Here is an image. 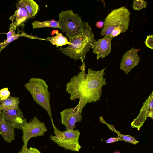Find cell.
Segmentation results:
<instances>
[{
	"instance_id": "28",
	"label": "cell",
	"mask_w": 153,
	"mask_h": 153,
	"mask_svg": "<svg viewBox=\"0 0 153 153\" xmlns=\"http://www.w3.org/2000/svg\"><path fill=\"white\" fill-rule=\"evenodd\" d=\"M118 141H124V140L121 137L118 136L117 137H112L109 138L106 140V143H111Z\"/></svg>"
},
{
	"instance_id": "3",
	"label": "cell",
	"mask_w": 153,
	"mask_h": 153,
	"mask_svg": "<svg viewBox=\"0 0 153 153\" xmlns=\"http://www.w3.org/2000/svg\"><path fill=\"white\" fill-rule=\"evenodd\" d=\"M130 16L129 11L124 7L113 10L105 18L101 36H109L116 28H120L122 33L126 32L128 28Z\"/></svg>"
},
{
	"instance_id": "22",
	"label": "cell",
	"mask_w": 153,
	"mask_h": 153,
	"mask_svg": "<svg viewBox=\"0 0 153 153\" xmlns=\"http://www.w3.org/2000/svg\"><path fill=\"white\" fill-rule=\"evenodd\" d=\"M10 92L7 87L4 88L0 90V98L1 100H4L10 96Z\"/></svg>"
},
{
	"instance_id": "11",
	"label": "cell",
	"mask_w": 153,
	"mask_h": 153,
	"mask_svg": "<svg viewBox=\"0 0 153 153\" xmlns=\"http://www.w3.org/2000/svg\"><path fill=\"white\" fill-rule=\"evenodd\" d=\"M1 115L5 120L13 126L15 128L22 130L23 127L27 123L24 117L22 112L19 108L1 112Z\"/></svg>"
},
{
	"instance_id": "1",
	"label": "cell",
	"mask_w": 153,
	"mask_h": 153,
	"mask_svg": "<svg viewBox=\"0 0 153 153\" xmlns=\"http://www.w3.org/2000/svg\"><path fill=\"white\" fill-rule=\"evenodd\" d=\"M107 68L98 71L88 68L87 74L85 72V68H82L67 84L66 91L70 94V100L75 101L79 99L78 104L74 108L79 113L81 114L87 104L100 100L102 88L106 84V79L104 78V75Z\"/></svg>"
},
{
	"instance_id": "30",
	"label": "cell",
	"mask_w": 153,
	"mask_h": 153,
	"mask_svg": "<svg viewBox=\"0 0 153 153\" xmlns=\"http://www.w3.org/2000/svg\"><path fill=\"white\" fill-rule=\"evenodd\" d=\"M113 153H120V152L119 151H117L114 152Z\"/></svg>"
},
{
	"instance_id": "2",
	"label": "cell",
	"mask_w": 153,
	"mask_h": 153,
	"mask_svg": "<svg viewBox=\"0 0 153 153\" xmlns=\"http://www.w3.org/2000/svg\"><path fill=\"white\" fill-rule=\"evenodd\" d=\"M86 27L80 36L71 38L66 35L69 39L70 45L65 48H61L58 50L64 55L75 61L81 60L82 65L85 64L83 61L86 53L91 48L96 40L94 35L88 22H85Z\"/></svg>"
},
{
	"instance_id": "17",
	"label": "cell",
	"mask_w": 153,
	"mask_h": 153,
	"mask_svg": "<svg viewBox=\"0 0 153 153\" xmlns=\"http://www.w3.org/2000/svg\"><path fill=\"white\" fill-rule=\"evenodd\" d=\"M43 40L49 41L53 45L57 46H62L66 44L70 45L71 43L61 33H58L53 36L42 39Z\"/></svg>"
},
{
	"instance_id": "18",
	"label": "cell",
	"mask_w": 153,
	"mask_h": 153,
	"mask_svg": "<svg viewBox=\"0 0 153 153\" xmlns=\"http://www.w3.org/2000/svg\"><path fill=\"white\" fill-rule=\"evenodd\" d=\"M59 21L47 20L44 21H35L32 23L33 29L46 27L59 28Z\"/></svg>"
},
{
	"instance_id": "8",
	"label": "cell",
	"mask_w": 153,
	"mask_h": 153,
	"mask_svg": "<svg viewBox=\"0 0 153 153\" xmlns=\"http://www.w3.org/2000/svg\"><path fill=\"white\" fill-rule=\"evenodd\" d=\"M148 117L153 119V92L143 104L139 114L131 123L132 128H137L138 130L142 126Z\"/></svg>"
},
{
	"instance_id": "15",
	"label": "cell",
	"mask_w": 153,
	"mask_h": 153,
	"mask_svg": "<svg viewBox=\"0 0 153 153\" xmlns=\"http://www.w3.org/2000/svg\"><path fill=\"white\" fill-rule=\"evenodd\" d=\"M19 103V97L10 96L4 100H1V110L2 111L5 112L11 110L18 109Z\"/></svg>"
},
{
	"instance_id": "29",
	"label": "cell",
	"mask_w": 153,
	"mask_h": 153,
	"mask_svg": "<svg viewBox=\"0 0 153 153\" xmlns=\"http://www.w3.org/2000/svg\"><path fill=\"white\" fill-rule=\"evenodd\" d=\"M104 22L102 21H98L96 23V26L99 29L102 28L104 26Z\"/></svg>"
},
{
	"instance_id": "19",
	"label": "cell",
	"mask_w": 153,
	"mask_h": 153,
	"mask_svg": "<svg viewBox=\"0 0 153 153\" xmlns=\"http://www.w3.org/2000/svg\"><path fill=\"white\" fill-rule=\"evenodd\" d=\"M22 37H27L33 39L34 38V37L25 33L23 30H19L17 32V34H16L14 36L7 39L3 42H0V53L1 50L4 48L10 43Z\"/></svg>"
},
{
	"instance_id": "26",
	"label": "cell",
	"mask_w": 153,
	"mask_h": 153,
	"mask_svg": "<svg viewBox=\"0 0 153 153\" xmlns=\"http://www.w3.org/2000/svg\"><path fill=\"white\" fill-rule=\"evenodd\" d=\"M21 153H41L40 152L35 148L30 147L27 148Z\"/></svg>"
},
{
	"instance_id": "20",
	"label": "cell",
	"mask_w": 153,
	"mask_h": 153,
	"mask_svg": "<svg viewBox=\"0 0 153 153\" xmlns=\"http://www.w3.org/2000/svg\"><path fill=\"white\" fill-rule=\"evenodd\" d=\"M147 2L144 0H134L132 7L134 10H139L146 8Z\"/></svg>"
},
{
	"instance_id": "27",
	"label": "cell",
	"mask_w": 153,
	"mask_h": 153,
	"mask_svg": "<svg viewBox=\"0 0 153 153\" xmlns=\"http://www.w3.org/2000/svg\"><path fill=\"white\" fill-rule=\"evenodd\" d=\"M99 118L100 122H101L103 124H106L108 127L109 129H110L111 131L115 132V131L116 130L114 126L111 125L107 123L105 121L102 117L100 116L99 117Z\"/></svg>"
},
{
	"instance_id": "10",
	"label": "cell",
	"mask_w": 153,
	"mask_h": 153,
	"mask_svg": "<svg viewBox=\"0 0 153 153\" xmlns=\"http://www.w3.org/2000/svg\"><path fill=\"white\" fill-rule=\"evenodd\" d=\"M61 123L64 125L66 130H73L76 127L77 122H81L82 115L74 108L65 109L60 113Z\"/></svg>"
},
{
	"instance_id": "6",
	"label": "cell",
	"mask_w": 153,
	"mask_h": 153,
	"mask_svg": "<svg viewBox=\"0 0 153 153\" xmlns=\"http://www.w3.org/2000/svg\"><path fill=\"white\" fill-rule=\"evenodd\" d=\"M80 134L78 129L66 130L61 132L58 137L56 135H51L50 138L66 150L78 152L81 148L79 142Z\"/></svg>"
},
{
	"instance_id": "23",
	"label": "cell",
	"mask_w": 153,
	"mask_h": 153,
	"mask_svg": "<svg viewBox=\"0 0 153 153\" xmlns=\"http://www.w3.org/2000/svg\"><path fill=\"white\" fill-rule=\"evenodd\" d=\"M148 48L153 49V35H148L144 42Z\"/></svg>"
},
{
	"instance_id": "9",
	"label": "cell",
	"mask_w": 153,
	"mask_h": 153,
	"mask_svg": "<svg viewBox=\"0 0 153 153\" xmlns=\"http://www.w3.org/2000/svg\"><path fill=\"white\" fill-rule=\"evenodd\" d=\"M138 49L132 47L123 55L120 65V69L126 74L138 64L140 58L137 54Z\"/></svg>"
},
{
	"instance_id": "14",
	"label": "cell",
	"mask_w": 153,
	"mask_h": 153,
	"mask_svg": "<svg viewBox=\"0 0 153 153\" xmlns=\"http://www.w3.org/2000/svg\"><path fill=\"white\" fill-rule=\"evenodd\" d=\"M14 128L13 126L7 122L0 114V134L5 141L11 143L14 140Z\"/></svg>"
},
{
	"instance_id": "31",
	"label": "cell",
	"mask_w": 153,
	"mask_h": 153,
	"mask_svg": "<svg viewBox=\"0 0 153 153\" xmlns=\"http://www.w3.org/2000/svg\"><path fill=\"white\" fill-rule=\"evenodd\" d=\"M1 100L0 99V114H1V108H0V106H1Z\"/></svg>"
},
{
	"instance_id": "12",
	"label": "cell",
	"mask_w": 153,
	"mask_h": 153,
	"mask_svg": "<svg viewBox=\"0 0 153 153\" xmlns=\"http://www.w3.org/2000/svg\"><path fill=\"white\" fill-rule=\"evenodd\" d=\"M113 38L109 36H105L101 39L96 41L92 45L93 52L97 55V59L107 56L111 50V42Z\"/></svg>"
},
{
	"instance_id": "7",
	"label": "cell",
	"mask_w": 153,
	"mask_h": 153,
	"mask_svg": "<svg viewBox=\"0 0 153 153\" xmlns=\"http://www.w3.org/2000/svg\"><path fill=\"white\" fill-rule=\"evenodd\" d=\"M22 139L23 145L21 152L27 148L29 140L32 137H36L44 135L47 129L44 123H42L36 116L23 127Z\"/></svg>"
},
{
	"instance_id": "21",
	"label": "cell",
	"mask_w": 153,
	"mask_h": 153,
	"mask_svg": "<svg viewBox=\"0 0 153 153\" xmlns=\"http://www.w3.org/2000/svg\"><path fill=\"white\" fill-rule=\"evenodd\" d=\"M115 132L117 134L118 136L121 137L125 142L134 145L139 142V141L137 140L134 137L131 136L123 134L117 130L115 131Z\"/></svg>"
},
{
	"instance_id": "16",
	"label": "cell",
	"mask_w": 153,
	"mask_h": 153,
	"mask_svg": "<svg viewBox=\"0 0 153 153\" xmlns=\"http://www.w3.org/2000/svg\"><path fill=\"white\" fill-rule=\"evenodd\" d=\"M17 3L26 9L29 14L30 18L34 17L38 11L39 6L33 0L17 1Z\"/></svg>"
},
{
	"instance_id": "32",
	"label": "cell",
	"mask_w": 153,
	"mask_h": 153,
	"mask_svg": "<svg viewBox=\"0 0 153 153\" xmlns=\"http://www.w3.org/2000/svg\"><path fill=\"white\" fill-rule=\"evenodd\" d=\"M18 153H21V151H20Z\"/></svg>"
},
{
	"instance_id": "5",
	"label": "cell",
	"mask_w": 153,
	"mask_h": 153,
	"mask_svg": "<svg viewBox=\"0 0 153 153\" xmlns=\"http://www.w3.org/2000/svg\"><path fill=\"white\" fill-rule=\"evenodd\" d=\"M59 28L71 38L81 35L86 27L85 21H82L78 14L72 10L63 11L59 15Z\"/></svg>"
},
{
	"instance_id": "24",
	"label": "cell",
	"mask_w": 153,
	"mask_h": 153,
	"mask_svg": "<svg viewBox=\"0 0 153 153\" xmlns=\"http://www.w3.org/2000/svg\"><path fill=\"white\" fill-rule=\"evenodd\" d=\"M16 28L11 23L9 26V31L7 33V39L14 36L16 34L15 33V31Z\"/></svg>"
},
{
	"instance_id": "13",
	"label": "cell",
	"mask_w": 153,
	"mask_h": 153,
	"mask_svg": "<svg viewBox=\"0 0 153 153\" xmlns=\"http://www.w3.org/2000/svg\"><path fill=\"white\" fill-rule=\"evenodd\" d=\"M16 6L17 10L9 19L16 28L18 27L21 26L23 29L25 26V23L28 19H30V17L25 9L17 3L16 4Z\"/></svg>"
},
{
	"instance_id": "4",
	"label": "cell",
	"mask_w": 153,
	"mask_h": 153,
	"mask_svg": "<svg viewBox=\"0 0 153 153\" xmlns=\"http://www.w3.org/2000/svg\"><path fill=\"white\" fill-rule=\"evenodd\" d=\"M24 85L34 101L46 111L52 120L50 102V95L45 81L39 78H32Z\"/></svg>"
},
{
	"instance_id": "25",
	"label": "cell",
	"mask_w": 153,
	"mask_h": 153,
	"mask_svg": "<svg viewBox=\"0 0 153 153\" xmlns=\"http://www.w3.org/2000/svg\"><path fill=\"white\" fill-rule=\"evenodd\" d=\"M122 33V32L120 28L119 27L116 28L114 29L109 36L110 37L113 38Z\"/></svg>"
}]
</instances>
